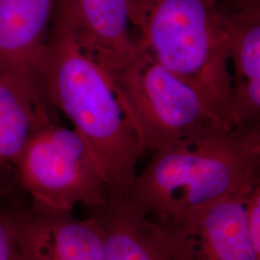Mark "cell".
Wrapping results in <instances>:
<instances>
[{
    "instance_id": "cell-7",
    "label": "cell",
    "mask_w": 260,
    "mask_h": 260,
    "mask_svg": "<svg viewBox=\"0 0 260 260\" xmlns=\"http://www.w3.org/2000/svg\"><path fill=\"white\" fill-rule=\"evenodd\" d=\"M108 260H196L178 230L140 213L123 201L92 210Z\"/></svg>"
},
{
    "instance_id": "cell-13",
    "label": "cell",
    "mask_w": 260,
    "mask_h": 260,
    "mask_svg": "<svg viewBox=\"0 0 260 260\" xmlns=\"http://www.w3.org/2000/svg\"><path fill=\"white\" fill-rule=\"evenodd\" d=\"M0 260H19L17 223L0 209Z\"/></svg>"
},
{
    "instance_id": "cell-10",
    "label": "cell",
    "mask_w": 260,
    "mask_h": 260,
    "mask_svg": "<svg viewBox=\"0 0 260 260\" xmlns=\"http://www.w3.org/2000/svg\"><path fill=\"white\" fill-rule=\"evenodd\" d=\"M58 0H0V66L38 84L36 69Z\"/></svg>"
},
{
    "instance_id": "cell-8",
    "label": "cell",
    "mask_w": 260,
    "mask_h": 260,
    "mask_svg": "<svg viewBox=\"0 0 260 260\" xmlns=\"http://www.w3.org/2000/svg\"><path fill=\"white\" fill-rule=\"evenodd\" d=\"M19 260H108L100 226L91 215L30 213L15 218Z\"/></svg>"
},
{
    "instance_id": "cell-9",
    "label": "cell",
    "mask_w": 260,
    "mask_h": 260,
    "mask_svg": "<svg viewBox=\"0 0 260 260\" xmlns=\"http://www.w3.org/2000/svg\"><path fill=\"white\" fill-rule=\"evenodd\" d=\"M251 191L222 197L173 226L189 242L196 260H260L246 220Z\"/></svg>"
},
{
    "instance_id": "cell-11",
    "label": "cell",
    "mask_w": 260,
    "mask_h": 260,
    "mask_svg": "<svg viewBox=\"0 0 260 260\" xmlns=\"http://www.w3.org/2000/svg\"><path fill=\"white\" fill-rule=\"evenodd\" d=\"M48 104L35 80L0 66V166L14 165Z\"/></svg>"
},
{
    "instance_id": "cell-4",
    "label": "cell",
    "mask_w": 260,
    "mask_h": 260,
    "mask_svg": "<svg viewBox=\"0 0 260 260\" xmlns=\"http://www.w3.org/2000/svg\"><path fill=\"white\" fill-rule=\"evenodd\" d=\"M101 67L144 152L153 153L216 126L232 125L203 93L160 64L137 38L127 53Z\"/></svg>"
},
{
    "instance_id": "cell-1",
    "label": "cell",
    "mask_w": 260,
    "mask_h": 260,
    "mask_svg": "<svg viewBox=\"0 0 260 260\" xmlns=\"http://www.w3.org/2000/svg\"><path fill=\"white\" fill-rule=\"evenodd\" d=\"M36 76L47 103L62 112L91 149L121 201L144 153L104 70L75 35L67 0H58Z\"/></svg>"
},
{
    "instance_id": "cell-12",
    "label": "cell",
    "mask_w": 260,
    "mask_h": 260,
    "mask_svg": "<svg viewBox=\"0 0 260 260\" xmlns=\"http://www.w3.org/2000/svg\"><path fill=\"white\" fill-rule=\"evenodd\" d=\"M67 1L76 37L100 65L119 59L135 45L128 0Z\"/></svg>"
},
{
    "instance_id": "cell-2",
    "label": "cell",
    "mask_w": 260,
    "mask_h": 260,
    "mask_svg": "<svg viewBox=\"0 0 260 260\" xmlns=\"http://www.w3.org/2000/svg\"><path fill=\"white\" fill-rule=\"evenodd\" d=\"M260 129L223 124L152 153L123 202L177 226L214 201L260 183Z\"/></svg>"
},
{
    "instance_id": "cell-6",
    "label": "cell",
    "mask_w": 260,
    "mask_h": 260,
    "mask_svg": "<svg viewBox=\"0 0 260 260\" xmlns=\"http://www.w3.org/2000/svg\"><path fill=\"white\" fill-rule=\"evenodd\" d=\"M220 4L233 78L229 120L234 127L260 129V0Z\"/></svg>"
},
{
    "instance_id": "cell-15",
    "label": "cell",
    "mask_w": 260,
    "mask_h": 260,
    "mask_svg": "<svg viewBox=\"0 0 260 260\" xmlns=\"http://www.w3.org/2000/svg\"><path fill=\"white\" fill-rule=\"evenodd\" d=\"M220 1H223V0H220Z\"/></svg>"
},
{
    "instance_id": "cell-14",
    "label": "cell",
    "mask_w": 260,
    "mask_h": 260,
    "mask_svg": "<svg viewBox=\"0 0 260 260\" xmlns=\"http://www.w3.org/2000/svg\"><path fill=\"white\" fill-rule=\"evenodd\" d=\"M246 220L251 241L260 254V184L255 186L246 203Z\"/></svg>"
},
{
    "instance_id": "cell-3",
    "label": "cell",
    "mask_w": 260,
    "mask_h": 260,
    "mask_svg": "<svg viewBox=\"0 0 260 260\" xmlns=\"http://www.w3.org/2000/svg\"><path fill=\"white\" fill-rule=\"evenodd\" d=\"M140 44L203 93L230 124L233 78L219 0H128Z\"/></svg>"
},
{
    "instance_id": "cell-5",
    "label": "cell",
    "mask_w": 260,
    "mask_h": 260,
    "mask_svg": "<svg viewBox=\"0 0 260 260\" xmlns=\"http://www.w3.org/2000/svg\"><path fill=\"white\" fill-rule=\"evenodd\" d=\"M14 166L34 211L69 213L78 205L93 210L109 202L107 182L91 149L50 113L38 121Z\"/></svg>"
}]
</instances>
